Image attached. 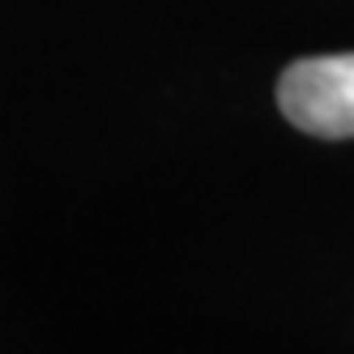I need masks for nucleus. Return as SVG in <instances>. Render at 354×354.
<instances>
[{"mask_svg": "<svg viewBox=\"0 0 354 354\" xmlns=\"http://www.w3.org/2000/svg\"><path fill=\"white\" fill-rule=\"evenodd\" d=\"M277 107L308 137H354V52L295 60L277 77Z\"/></svg>", "mask_w": 354, "mask_h": 354, "instance_id": "1", "label": "nucleus"}]
</instances>
